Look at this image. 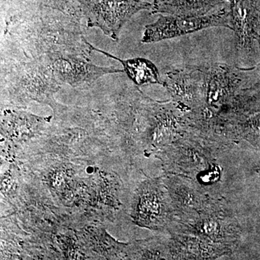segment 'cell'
<instances>
[{"label":"cell","mask_w":260,"mask_h":260,"mask_svg":"<svg viewBox=\"0 0 260 260\" xmlns=\"http://www.w3.org/2000/svg\"><path fill=\"white\" fill-rule=\"evenodd\" d=\"M177 229L170 232L186 233L219 248L225 252L237 244L239 228L235 217L220 200L210 198L199 213L191 218L178 221Z\"/></svg>","instance_id":"cell-1"},{"label":"cell","mask_w":260,"mask_h":260,"mask_svg":"<svg viewBox=\"0 0 260 260\" xmlns=\"http://www.w3.org/2000/svg\"><path fill=\"white\" fill-rule=\"evenodd\" d=\"M133 221L154 231L169 229L175 220L172 199L161 178L143 181L135 191L131 203Z\"/></svg>","instance_id":"cell-2"},{"label":"cell","mask_w":260,"mask_h":260,"mask_svg":"<svg viewBox=\"0 0 260 260\" xmlns=\"http://www.w3.org/2000/svg\"><path fill=\"white\" fill-rule=\"evenodd\" d=\"M213 27L233 30L231 18L225 12L215 14L160 15L155 23L145 25L142 42H161Z\"/></svg>","instance_id":"cell-3"},{"label":"cell","mask_w":260,"mask_h":260,"mask_svg":"<svg viewBox=\"0 0 260 260\" xmlns=\"http://www.w3.org/2000/svg\"><path fill=\"white\" fill-rule=\"evenodd\" d=\"M15 97L24 102L30 101L50 106L54 114L61 109L60 104L54 99L61 84L56 80L49 64L39 61L25 63L19 68L15 75Z\"/></svg>","instance_id":"cell-4"},{"label":"cell","mask_w":260,"mask_h":260,"mask_svg":"<svg viewBox=\"0 0 260 260\" xmlns=\"http://www.w3.org/2000/svg\"><path fill=\"white\" fill-rule=\"evenodd\" d=\"M203 70L205 105L200 114L205 119H213L223 108L232 105L241 80L234 68L222 63H214Z\"/></svg>","instance_id":"cell-5"},{"label":"cell","mask_w":260,"mask_h":260,"mask_svg":"<svg viewBox=\"0 0 260 260\" xmlns=\"http://www.w3.org/2000/svg\"><path fill=\"white\" fill-rule=\"evenodd\" d=\"M150 7L142 0H92L88 4V26L101 29L117 42L124 24L135 13Z\"/></svg>","instance_id":"cell-6"},{"label":"cell","mask_w":260,"mask_h":260,"mask_svg":"<svg viewBox=\"0 0 260 260\" xmlns=\"http://www.w3.org/2000/svg\"><path fill=\"white\" fill-rule=\"evenodd\" d=\"M173 102L189 112H198L205 105L204 70L182 68L169 72L162 80Z\"/></svg>","instance_id":"cell-7"},{"label":"cell","mask_w":260,"mask_h":260,"mask_svg":"<svg viewBox=\"0 0 260 260\" xmlns=\"http://www.w3.org/2000/svg\"><path fill=\"white\" fill-rule=\"evenodd\" d=\"M49 64L61 85L68 84L73 88L91 85L106 75L124 73L123 70L96 66L89 59L68 54L52 56Z\"/></svg>","instance_id":"cell-8"},{"label":"cell","mask_w":260,"mask_h":260,"mask_svg":"<svg viewBox=\"0 0 260 260\" xmlns=\"http://www.w3.org/2000/svg\"><path fill=\"white\" fill-rule=\"evenodd\" d=\"M164 181L172 199L176 217L179 218L178 221L194 216L210 199L191 178L171 176Z\"/></svg>","instance_id":"cell-9"},{"label":"cell","mask_w":260,"mask_h":260,"mask_svg":"<svg viewBox=\"0 0 260 260\" xmlns=\"http://www.w3.org/2000/svg\"><path fill=\"white\" fill-rule=\"evenodd\" d=\"M230 18L237 55L250 56L254 51L256 15L249 0H232Z\"/></svg>","instance_id":"cell-10"},{"label":"cell","mask_w":260,"mask_h":260,"mask_svg":"<svg viewBox=\"0 0 260 260\" xmlns=\"http://www.w3.org/2000/svg\"><path fill=\"white\" fill-rule=\"evenodd\" d=\"M52 116H39L31 113L7 109L2 113V138L13 141L32 138L44 131Z\"/></svg>","instance_id":"cell-11"},{"label":"cell","mask_w":260,"mask_h":260,"mask_svg":"<svg viewBox=\"0 0 260 260\" xmlns=\"http://www.w3.org/2000/svg\"><path fill=\"white\" fill-rule=\"evenodd\" d=\"M84 42L89 48H90L91 50L97 51L107 57L112 58L114 60L119 61L122 65L123 68H124L123 70L127 75L128 78L138 86L149 85V84L164 85V81L160 78L158 68L154 63L149 59L142 57L127 59H121V58L113 56L109 53L93 47L85 39H84Z\"/></svg>","instance_id":"cell-12"},{"label":"cell","mask_w":260,"mask_h":260,"mask_svg":"<svg viewBox=\"0 0 260 260\" xmlns=\"http://www.w3.org/2000/svg\"><path fill=\"white\" fill-rule=\"evenodd\" d=\"M127 256L131 259H173L172 239L169 242L153 238L128 244Z\"/></svg>","instance_id":"cell-13"},{"label":"cell","mask_w":260,"mask_h":260,"mask_svg":"<svg viewBox=\"0 0 260 260\" xmlns=\"http://www.w3.org/2000/svg\"><path fill=\"white\" fill-rule=\"evenodd\" d=\"M254 39H255V41H256V42H257L258 45H259V51H260V35L259 34H258L257 32H255V34H254ZM258 70L260 71V62L259 64H258Z\"/></svg>","instance_id":"cell-14"},{"label":"cell","mask_w":260,"mask_h":260,"mask_svg":"<svg viewBox=\"0 0 260 260\" xmlns=\"http://www.w3.org/2000/svg\"><path fill=\"white\" fill-rule=\"evenodd\" d=\"M257 18H258V21H259V26H260V11H259V15H258Z\"/></svg>","instance_id":"cell-15"}]
</instances>
